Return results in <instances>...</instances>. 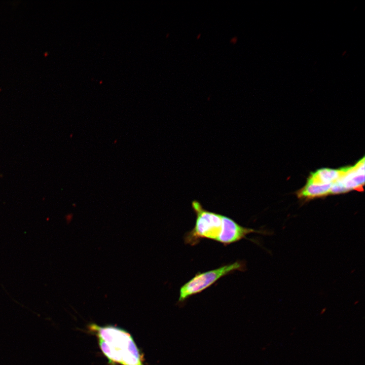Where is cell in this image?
<instances>
[{"mask_svg": "<svg viewBox=\"0 0 365 365\" xmlns=\"http://www.w3.org/2000/svg\"><path fill=\"white\" fill-rule=\"evenodd\" d=\"M245 269L246 266L243 261H237L206 272H198L180 287L179 301L182 302L190 297L202 292L231 273L236 271H244Z\"/></svg>", "mask_w": 365, "mask_h": 365, "instance_id": "3957f363", "label": "cell"}, {"mask_svg": "<svg viewBox=\"0 0 365 365\" xmlns=\"http://www.w3.org/2000/svg\"><path fill=\"white\" fill-rule=\"evenodd\" d=\"M192 207L196 218L194 228L184 236L185 243L194 246L204 238L217 241L223 230L224 215L205 209L196 200L192 202Z\"/></svg>", "mask_w": 365, "mask_h": 365, "instance_id": "6da1fadb", "label": "cell"}, {"mask_svg": "<svg viewBox=\"0 0 365 365\" xmlns=\"http://www.w3.org/2000/svg\"><path fill=\"white\" fill-rule=\"evenodd\" d=\"M344 172L338 180L347 191L351 190L362 191L364 184V158L354 166L344 167Z\"/></svg>", "mask_w": 365, "mask_h": 365, "instance_id": "5b68a950", "label": "cell"}, {"mask_svg": "<svg viewBox=\"0 0 365 365\" xmlns=\"http://www.w3.org/2000/svg\"><path fill=\"white\" fill-rule=\"evenodd\" d=\"M200 36H201V34L199 33V34H198V35H197V39H199L200 37Z\"/></svg>", "mask_w": 365, "mask_h": 365, "instance_id": "30bf717a", "label": "cell"}, {"mask_svg": "<svg viewBox=\"0 0 365 365\" xmlns=\"http://www.w3.org/2000/svg\"><path fill=\"white\" fill-rule=\"evenodd\" d=\"M344 170V167L340 169H320L311 173L308 180L321 184H332L342 176Z\"/></svg>", "mask_w": 365, "mask_h": 365, "instance_id": "52a82bcc", "label": "cell"}, {"mask_svg": "<svg viewBox=\"0 0 365 365\" xmlns=\"http://www.w3.org/2000/svg\"><path fill=\"white\" fill-rule=\"evenodd\" d=\"M332 184H318L309 180L305 186L298 192L300 198L312 199L330 194Z\"/></svg>", "mask_w": 365, "mask_h": 365, "instance_id": "8992f818", "label": "cell"}, {"mask_svg": "<svg viewBox=\"0 0 365 365\" xmlns=\"http://www.w3.org/2000/svg\"><path fill=\"white\" fill-rule=\"evenodd\" d=\"M223 231L217 242L225 245L246 238V236L251 233L267 234L265 232L241 226L233 219L225 215L223 217Z\"/></svg>", "mask_w": 365, "mask_h": 365, "instance_id": "277c9868", "label": "cell"}, {"mask_svg": "<svg viewBox=\"0 0 365 365\" xmlns=\"http://www.w3.org/2000/svg\"><path fill=\"white\" fill-rule=\"evenodd\" d=\"M237 37L234 36L231 39L230 42H231L232 43H236L237 42Z\"/></svg>", "mask_w": 365, "mask_h": 365, "instance_id": "9c48e42d", "label": "cell"}, {"mask_svg": "<svg viewBox=\"0 0 365 365\" xmlns=\"http://www.w3.org/2000/svg\"><path fill=\"white\" fill-rule=\"evenodd\" d=\"M347 192L343 186L338 181L336 180L332 183L330 194H338Z\"/></svg>", "mask_w": 365, "mask_h": 365, "instance_id": "ba28073f", "label": "cell"}, {"mask_svg": "<svg viewBox=\"0 0 365 365\" xmlns=\"http://www.w3.org/2000/svg\"><path fill=\"white\" fill-rule=\"evenodd\" d=\"M90 329L115 350L122 358L123 365H142L141 356L131 335L126 331L114 326H99L95 324Z\"/></svg>", "mask_w": 365, "mask_h": 365, "instance_id": "7a4b0ae2", "label": "cell"}]
</instances>
